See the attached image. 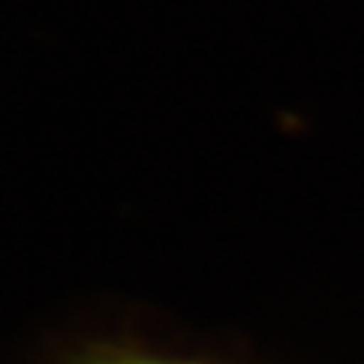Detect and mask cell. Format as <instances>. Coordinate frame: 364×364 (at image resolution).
<instances>
[{
  "mask_svg": "<svg viewBox=\"0 0 364 364\" xmlns=\"http://www.w3.org/2000/svg\"><path fill=\"white\" fill-rule=\"evenodd\" d=\"M70 364H210L197 359H181L168 353L141 351V348H124V346H108V348H92L84 356L73 359Z\"/></svg>",
  "mask_w": 364,
  "mask_h": 364,
  "instance_id": "cell-1",
  "label": "cell"
}]
</instances>
